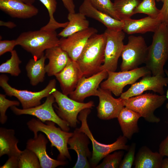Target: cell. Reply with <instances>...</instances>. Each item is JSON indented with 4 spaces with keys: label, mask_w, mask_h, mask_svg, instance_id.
Instances as JSON below:
<instances>
[{
    "label": "cell",
    "mask_w": 168,
    "mask_h": 168,
    "mask_svg": "<svg viewBox=\"0 0 168 168\" xmlns=\"http://www.w3.org/2000/svg\"><path fill=\"white\" fill-rule=\"evenodd\" d=\"M106 37L104 33L92 35L76 61L83 76L89 77L100 71L105 58Z\"/></svg>",
    "instance_id": "cell-1"
},
{
    "label": "cell",
    "mask_w": 168,
    "mask_h": 168,
    "mask_svg": "<svg viewBox=\"0 0 168 168\" xmlns=\"http://www.w3.org/2000/svg\"><path fill=\"white\" fill-rule=\"evenodd\" d=\"M168 59V29L162 22L154 32L152 44L148 47L145 66L153 76H165L164 66Z\"/></svg>",
    "instance_id": "cell-2"
},
{
    "label": "cell",
    "mask_w": 168,
    "mask_h": 168,
    "mask_svg": "<svg viewBox=\"0 0 168 168\" xmlns=\"http://www.w3.org/2000/svg\"><path fill=\"white\" fill-rule=\"evenodd\" d=\"M55 123L51 121H46L45 124L39 119L33 118L27 123L28 127L34 134V137L38 136V133L41 132L47 136L51 143V147H54L59 153L57 160L65 161L67 159H71L68 147L69 139L73 133L63 130L55 126Z\"/></svg>",
    "instance_id": "cell-3"
},
{
    "label": "cell",
    "mask_w": 168,
    "mask_h": 168,
    "mask_svg": "<svg viewBox=\"0 0 168 168\" xmlns=\"http://www.w3.org/2000/svg\"><path fill=\"white\" fill-rule=\"evenodd\" d=\"M56 30H39L23 32L16 40L17 45L30 53L38 59L46 49L59 46V39Z\"/></svg>",
    "instance_id": "cell-4"
},
{
    "label": "cell",
    "mask_w": 168,
    "mask_h": 168,
    "mask_svg": "<svg viewBox=\"0 0 168 168\" xmlns=\"http://www.w3.org/2000/svg\"><path fill=\"white\" fill-rule=\"evenodd\" d=\"M91 109H85L79 113L78 119L81 122V125L77 129L86 134L91 142L93 150L89 162L91 167L95 168L100 161L108 154L117 150L128 151L130 146L126 144L128 139L123 135L120 136L115 142L109 144H102L96 140L87 122L88 116L91 112Z\"/></svg>",
    "instance_id": "cell-5"
},
{
    "label": "cell",
    "mask_w": 168,
    "mask_h": 168,
    "mask_svg": "<svg viewBox=\"0 0 168 168\" xmlns=\"http://www.w3.org/2000/svg\"><path fill=\"white\" fill-rule=\"evenodd\" d=\"M9 78L6 75L0 76V86L5 94L10 97H16L21 104L23 109H27L41 104L44 98L52 94L56 89L55 79L51 80L45 87L42 90L33 92L27 90H18L11 86L8 83Z\"/></svg>",
    "instance_id": "cell-6"
},
{
    "label": "cell",
    "mask_w": 168,
    "mask_h": 168,
    "mask_svg": "<svg viewBox=\"0 0 168 168\" xmlns=\"http://www.w3.org/2000/svg\"><path fill=\"white\" fill-rule=\"evenodd\" d=\"M123 99L124 106L138 113L149 122L158 123L160 119L154 115V112L163 105L167 98L164 95L148 93Z\"/></svg>",
    "instance_id": "cell-7"
},
{
    "label": "cell",
    "mask_w": 168,
    "mask_h": 168,
    "mask_svg": "<svg viewBox=\"0 0 168 168\" xmlns=\"http://www.w3.org/2000/svg\"><path fill=\"white\" fill-rule=\"evenodd\" d=\"M148 48L142 36H129L128 43L124 45L121 54L122 59L120 65L121 71L135 69L142 64L145 63Z\"/></svg>",
    "instance_id": "cell-8"
},
{
    "label": "cell",
    "mask_w": 168,
    "mask_h": 168,
    "mask_svg": "<svg viewBox=\"0 0 168 168\" xmlns=\"http://www.w3.org/2000/svg\"><path fill=\"white\" fill-rule=\"evenodd\" d=\"M52 94L57 105L55 106L56 113L72 128H76L77 124L79 123L78 115L82 110L95 106L94 102L92 101L87 103L79 102L70 98L57 89Z\"/></svg>",
    "instance_id": "cell-9"
},
{
    "label": "cell",
    "mask_w": 168,
    "mask_h": 168,
    "mask_svg": "<svg viewBox=\"0 0 168 168\" xmlns=\"http://www.w3.org/2000/svg\"><path fill=\"white\" fill-rule=\"evenodd\" d=\"M107 72V79L100 83V87L110 91L117 96L121 95L126 86L132 85L140 77L151 74L145 66L126 71Z\"/></svg>",
    "instance_id": "cell-10"
},
{
    "label": "cell",
    "mask_w": 168,
    "mask_h": 168,
    "mask_svg": "<svg viewBox=\"0 0 168 168\" xmlns=\"http://www.w3.org/2000/svg\"><path fill=\"white\" fill-rule=\"evenodd\" d=\"M104 33L106 37L105 58L100 71L115 72L124 45L123 40L125 36V33L122 30L107 29Z\"/></svg>",
    "instance_id": "cell-11"
},
{
    "label": "cell",
    "mask_w": 168,
    "mask_h": 168,
    "mask_svg": "<svg viewBox=\"0 0 168 168\" xmlns=\"http://www.w3.org/2000/svg\"><path fill=\"white\" fill-rule=\"evenodd\" d=\"M55 102L54 97L52 94L46 97V100L43 104L35 107L24 109L13 106L10 107V109L16 115H31L36 117L44 123L46 121H53L63 130L68 132L70 130L69 125L58 115L54 109L53 104Z\"/></svg>",
    "instance_id": "cell-12"
},
{
    "label": "cell",
    "mask_w": 168,
    "mask_h": 168,
    "mask_svg": "<svg viewBox=\"0 0 168 168\" xmlns=\"http://www.w3.org/2000/svg\"><path fill=\"white\" fill-rule=\"evenodd\" d=\"M168 84V78L161 75L151 76L148 75L143 76L138 82L131 85L126 91L123 92L120 97L127 99L131 97L142 94L146 91H152L160 95H164V87Z\"/></svg>",
    "instance_id": "cell-13"
},
{
    "label": "cell",
    "mask_w": 168,
    "mask_h": 168,
    "mask_svg": "<svg viewBox=\"0 0 168 168\" xmlns=\"http://www.w3.org/2000/svg\"><path fill=\"white\" fill-rule=\"evenodd\" d=\"M99 99V103L96 107L98 117L100 119L108 120L117 118L124 106L123 99L120 97L114 98L111 92L99 87L96 96Z\"/></svg>",
    "instance_id": "cell-14"
},
{
    "label": "cell",
    "mask_w": 168,
    "mask_h": 168,
    "mask_svg": "<svg viewBox=\"0 0 168 168\" xmlns=\"http://www.w3.org/2000/svg\"><path fill=\"white\" fill-rule=\"evenodd\" d=\"M98 30L92 27L75 33L59 39V46L67 53L70 58L76 61L88 40Z\"/></svg>",
    "instance_id": "cell-15"
},
{
    "label": "cell",
    "mask_w": 168,
    "mask_h": 168,
    "mask_svg": "<svg viewBox=\"0 0 168 168\" xmlns=\"http://www.w3.org/2000/svg\"><path fill=\"white\" fill-rule=\"evenodd\" d=\"M108 76V72L103 70L90 77L83 76L75 89L69 95V97L77 101L83 102L86 98L96 96L100 85Z\"/></svg>",
    "instance_id": "cell-16"
},
{
    "label": "cell",
    "mask_w": 168,
    "mask_h": 168,
    "mask_svg": "<svg viewBox=\"0 0 168 168\" xmlns=\"http://www.w3.org/2000/svg\"><path fill=\"white\" fill-rule=\"evenodd\" d=\"M72 136L69 139L68 144L69 149L74 150L77 156V162L73 168H90L91 166L88 159H91L92 153L90 151L88 145L90 139L83 132L76 128L72 132Z\"/></svg>",
    "instance_id": "cell-17"
},
{
    "label": "cell",
    "mask_w": 168,
    "mask_h": 168,
    "mask_svg": "<svg viewBox=\"0 0 168 168\" xmlns=\"http://www.w3.org/2000/svg\"><path fill=\"white\" fill-rule=\"evenodd\" d=\"M54 76L59 83L62 93L68 96L75 89L83 75L77 62L70 59L64 68Z\"/></svg>",
    "instance_id": "cell-18"
},
{
    "label": "cell",
    "mask_w": 168,
    "mask_h": 168,
    "mask_svg": "<svg viewBox=\"0 0 168 168\" xmlns=\"http://www.w3.org/2000/svg\"><path fill=\"white\" fill-rule=\"evenodd\" d=\"M48 140L44 135L40 133L38 136L29 139L27 142L26 148L36 154L42 168H54L60 166L67 164L66 161L55 160L51 158L47 154L46 145Z\"/></svg>",
    "instance_id": "cell-19"
},
{
    "label": "cell",
    "mask_w": 168,
    "mask_h": 168,
    "mask_svg": "<svg viewBox=\"0 0 168 168\" xmlns=\"http://www.w3.org/2000/svg\"><path fill=\"white\" fill-rule=\"evenodd\" d=\"M0 9L11 17L26 19L36 15L38 9L21 0H0Z\"/></svg>",
    "instance_id": "cell-20"
},
{
    "label": "cell",
    "mask_w": 168,
    "mask_h": 168,
    "mask_svg": "<svg viewBox=\"0 0 168 168\" xmlns=\"http://www.w3.org/2000/svg\"><path fill=\"white\" fill-rule=\"evenodd\" d=\"M79 12L86 16L95 19L103 24L107 29L122 30L124 22L116 19L93 7L88 0H83L79 8Z\"/></svg>",
    "instance_id": "cell-21"
},
{
    "label": "cell",
    "mask_w": 168,
    "mask_h": 168,
    "mask_svg": "<svg viewBox=\"0 0 168 168\" xmlns=\"http://www.w3.org/2000/svg\"><path fill=\"white\" fill-rule=\"evenodd\" d=\"M44 55L49 60L45 69L49 77L55 76L61 71L71 59L67 53L59 46L46 49Z\"/></svg>",
    "instance_id": "cell-22"
},
{
    "label": "cell",
    "mask_w": 168,
    "mask_h": 168,
    "mask_svg": "<svg viewBox=\"0 0 168 168\" xmlns=\"http://www.w3.org/2000/svg\"><path fill=\"white\" fill-rule=\"evenodd\" d=\"M124 21L122 30L128 35L154 33L163 22L160 18L154 19L149 16L138 20L130 18Z\"/></svg>",
    "instance_id": "cell-23"
},
{
    "label": "cell",
    "mask_w": 168,
    "mask_h": 168,
    "mask_svg": "<svg viewBox=\"0 0 168 168\" xmlns=\"http://www.w3.org/2000/svg\"><path fill=\"white\" fill-rule=\"evenodd\" d=\"M141 117L138 113L124 106L120 111L118 120L123 135L131 140L134 134L138 133V121Z\"/></svg>",
    "instance_id": "cell-24"
},
{
    "label": "cell",
    "mask_w": 168,
    "mask_h": 168,
    "mask_svg": "<svg viewBox=\"0 0 168 168\" xmlns=\"http://www.w3.org/2000/svg\"><path fill=\"white\" fill-rule=\"evenodd\" d=\"M163 156L159 152H153L146 146L139 149L134 162L135 168H161Z\"/></svg>",
    "instance_id": "cell-25"
},
{
    "label": "cell",
    "mask_w": 168,
    "mask_h": 168,
    "mask_svg": "<svg viewBox=\"0 0 168 168\" xmlns=\"http://www.w3.org/2000/svg\"><path fill=\"white\" fill-rule=\"evenodd\" d=\"M15 134L13 129L0 128V157L5 155L8 157L20 155L22 151L17 147L19 140Z\"/></svg>",
    "instance_id": "cell-26"
},
{
    "label": "cell",
    "mask_w": 168,
    "mask_h": 168,
    "mask_svg": "<svg viewBox=\"0 0 168 168\" xmlns=\"http://www.w3.org/2000/svg\"><path fill=\"white\" fill-rule=\"evenodd\" d=\"M46 59L44 55L38 59H30L27 63L26 70L32 86H35L44 82L46 73L45 65Z\"/></svg>",
    "instance_id": "cell-27"
},
{
    "label": "cell",
    "mask_w": 168,
    "mask_h": 168,
    "mask_svg": "<svg viewBox=\"0 0 168 168\" xmlns=\"http://www.w3.org/2000/svg\"><path fill=\"white\" fill-rule=\"evenodd\" d=\"M68 23L67 26L58 34V36L66 38L79 31L89 27V22L82 13H68Z\"/></svg>",
    "instance_id": "cell-28"
},
{
    "label": "cell",
    "mask_w": 168,
    "mask_h": 168,
    "mask_svg": "<svg viewBox=\"0 0 168 168\" xmlns=\"http://www.w3.org/2000/svg\"><path fill=\"white\" fill-rule=\"evenodd\" d=\"M140 0H114L113 6L119 20L124 21L131 18Z\"/></svg>",
    "instance_id": "cell-29"
},
{
    "label": "cell",
    "mask_w": 168,
    "mask_h": 168,
    "mask_svg": "<svg viewBox=\"0 0 168 168\" xmlns=\"http://www.w3.org/2000/svg\"><path fill=\"white\" fill-rule=\"evenodd\" d=\"M47 9L49 17L48 23L40 29L46 30H55L60 28L65 27L68 21L63 23L57 22L54 19V14L56 11L57 6L56 0H39Z\"/></svg>",
    "instance_id": "cell-30"
},
{
    "label": "cell",
    "mask_w": 168,
    "mask_h": 168,
    "mask_svg": "<svg viewBox=\"0 0 168 168\" xmlns=\"http://www.w3.org/2000/svg\"><path fill=\"white\" fill-rule=\"evenodd\" d=\"M11 53L10 58L1 64L0 72L9 73L12 76L17 77L21 72L19 65L21 61L16 50H13Z\"/></svg>",
    "instance_id": "cell-31"
},
{
    "label": "cell",
    "mask_w": 168,
    "mask_h": 168,
    "mask_svg": "<svg viewBox=\"0 0 168 168\" xmlns=\"http://www.w3.org/2000/svg\"><path fill=\"white\" fill-rule=\"evenodd\" d=\"M41 168L39 160L32 151L26 148L19 156L18 168Z\"/></svg>",
    "instance_id": "cell-32"
},
{
    "label": "cell",
    "mask_w": 168,
    "mask_h": 168,
    "mask_svg": "<svg viewBox=\"0 0 168 168\" xmlns=\"http://www.w3.org/2000/svg\"><path fill=\"white\" fill-rule=\"evenodd\" d=\"M156 1L142 0L135 9L134 14L138 13H143L153 18H161V10L156 7Z\"/></svg>",
    "instance_id": "cell-33"
},
{
    "label": "cell",
    "mask_w": 168,
    "mask_h": 168,
    "mask_svg": "<svg viewBox=\"0 0 168 168\" xmlns=\"http://www.w3.org/2000/svg\"><path fill=\"white\" fill-rule=\"evenodd\" d=\"M124 154L123 151H115L112 154H109L103 159L102 162L95 168H119Z\"/></svg>",
    "instance_id": "cell-34"
},
{
    "label": "cell",
    "mask_w": 168,
    "mask_h": 168,
    "mask_svg": "<svg viewBox=\"0 0 168 168\" xmlns=\"http://www.w3.org/2000/svg\"><path fill=\"white\" fill-rule=\"evenodd\" d=\"M92 5L97 10L118 20L119 19L114 10L111 0H88Z\"/></svg>",
    "instance_id": "cell-35"
},
{
    "label": "cell",
    "mask_w": 168,
    "mask_h": 168,
    "mask_svg": "<svg viewBox=\"0 0 168 168\" xmlns=\"http://www.w3.org/2000/svg\"><path fill=\"white\" fill-rule=\"evenodd\" d=\"M20 102L17 100H10L6 98V95L0 94V122L6 123L7 119L6 113L7 109L13 106H18Z\"/></svg>",
    "instance_id": "cell-36"
},
{
    "label": "cell",
    "mask_w": 168,
    "mask_h": 168,
    "mask_svg": "<svg viewBox=\"0 0 168 168\" xmlns=\"http://www.w3.org/2000/svg\"><path fill=\"white\" fill-rule=\"evenodd\" d=\"M136 144L132 143L127 153L122 160L119 167V168H131L134 164L135 158Z\"/></svg>",
    "instance_id": "cell-37"
},
{
    "label": "cell",
    "mask_w": 168,
    "mask_h": 168,
    "mask_svg": "<svg viewBox=\"0 0 168 168\" xmlns=\"http://www.w3.org/2000/svg\"><path fill=\"white\" fill-rule=\"evenodd\" d=\"M17 45L16 40H0V56L7 52H11L14 49L15 46Z\"/></svg>",
    "instance_id": "cell-38"
},
{
    "label": "cell",
    "mask_w": 168,
    "mask_h": 168,
    "mask_svg": "<svg viewBox=\"0 0 168 168\" xmlns=\"http://www.w3.org/2000/svg\"><path fill=\"white\" fill-rule=\"evenodd\" d=\"M19 156H13L8 157L5 163L0 166V168H18Z\"/></svg>",
    "instance_id": "cell-39"
},
{
    "label": "cell",
    "mask_w": 168,
    "mask_h": 168,
    "mask_svg": "<svg viewBox=\"0 0 168 168\" xmlns=\"http://www.w3.org/2000/svg\"><path fill=\"white\" fill-rule=\"evenodd\" d=\"M157 2H161L163 3L162 7L160 9V17L163 22H166L168 19V0H156Z\"/></svg>",
    "instance_id": "cell-40"
},
{
    "label": "cell",
    "mask_w": 168,
    "mask_h": 168,
    "mask_svg": "<svg viewBox=\"0 0 168 168\" xmlns=\"http://www.w3.org/2000/svg\"><path fill=\"white\" fill-rule=\"evenodd\" d=\"M158 151L163 156L168 157V135L160 143Z\"/></svg>",
    "instance_id": "cell-41"
},
{
    "label": "cell",
    "mask_w": 168,
    "mask_h": 168,
    "mask_svg": "<svg viewBox=\"0 0 168 168\" xmlns=\"http://www.w3.org/2000/svg\"><path fill=\"white\" fill-rule=\"evenodd\" d=\"M61 0L64 7L67 9L68 13H74L75 12L74 0Z\"/></svg>",
    "instance_id": "cell-42"
},
{
    "label": "cell",
    "mask_w": 168,
    "mask_h": 168,
    "mask_svg": "<svg viewBox=\"0 0 168 168\" xmlns=\"http://www.w3.org/2000/svg\"><path fill=\"white\" fill-rule=\"evenodd\" d=\"M0 26L6 27L10 29H12L16 26V25L14 22L10 21H0Z\"/></svg>",
    "instance_id": "cell-43"
},
{
    "label": "cell",
    "mask_w": 168,
    "mask_h": 168,
    "mask_svg": "<svg viewBox=\"0 0 168 168\" xmlns=\"http://www.w3.org/2000/svg\"><path fill=\"white\" fill-rule=\"evenodd\" d=\"M161 168H168V157L163 159Z\"/></svg>",
    "instance_id": "cell-44"
},
{
    "label": "cell",
    "mask_w": 168,
    "mask_h": 168,
    "mask_svg": "<svg viewBox=\"0 0 168 168\" xmlns=\"http://www.w3.org/2000/svg\"><path fill=\"white\" fill-rule=\"evenodd\" d=\"M164 71L165 74H166L167 77L168 78V71L166 69H164ZM166 97L167 99L168 100V89L166 92ZM166 107L168 110V102L166 104Z\"/></svg>",
    "instance_id": "cell-45"
},
{
    "label": "cell",
    "mask_w": 168,
    "mask_h": 168,
    "mask_svg": "<svg viewBox=\"0 0 168 168\" xmlns=\"http://www.w3.org/2000/svg\"><path fill=\"white\" fill-rule=\"evenodd\" d=\"M25 3L32 4L35 0H21Z\"/></svg>",
    "instance_id": "cell-46"
},
{
    "label": "cell",
    "mask_w": 168,
    "mask_h": 168,
    "mask_svg": "<svg viewBox=\"0 0 168 168\" xmlns=\"http://www.w3.org/2000/svg\"><path fill=\"white\" fill-rule=\"evenodd\" d=\"M166 23V26H167L168 29V19Z\"/></svg>",
    "instance_id": "cell-47"
},
{
    "label": "cell",
    "mask_w": 168,
    "mask_h": 168,
    "mask_svg": "<svg viewBox=\"0 0 168 168\" xmlns=\"http://www.w3.org/2000/svg\"></svg>",
    "instance_id": "cell-48"
}]
</instances>
